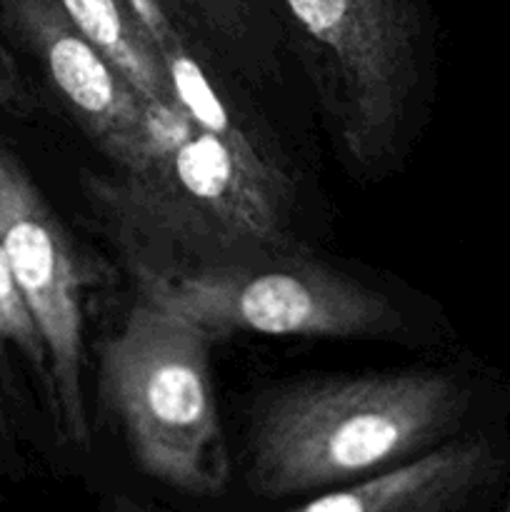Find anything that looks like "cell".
Instances as JSON below:
<instances>
[{
    "label": "cell",
    "instance_id": "6da1fadb",
    "mask_svg": "<svg viewBox=\"0 0 510 512\" xmlns=\"http://www.w3.org/2000/svg\"><path fill=\"white\" fill-rule=\"evenodd\" d=\"M468 390L443 370H385L293 383L263 400L245 480L263 498L323 493L445 443Z\"/></svg>",
    "mask_w": 510,
    "mask_h": 512
},
{
    "label": "cell",
    "instance_id": "7a4b0ae2",
    "mask_svg": "<svg viewBox=\"0 0 510 512\" xmlns=\"http://www.w3.org/2000/svg\"><path fill=\"white\" fill-rule=\"evenodd\" d=\"M285 180L270 160L245 158L195 128L178 108H153L145 153L93 193L150 255H193V265L283 253Z\"/></svg>",
    "mask_w": 510,
    "mask_h": 512
},
{
    "label": "cell",
    "instance_id": "3957f363",
    "mask_svg": "<svg viewBox=\"0 0 510 512\" xmlns=\"http://www.w3.org/2000/svg\"><path fill=\"white\" fill-rule=\"evenodd\" d=\"M213 335L140 300L100 350V393L140 473L190 498H215L230 455L215 395Z\"/></svg>",
    "mask_w": 510,
    "mask_h": 512
},
{
    "label": "cell",
    "instance_id": "277c9868",
    "mask_svg": "<svg viewBox=\"0 0 510 512\" xmlns=\"http://www.w3.org/2000/svg\"><path fill=\"white\" fill-rule=\"evenodd\" d=\"M140 300L213 338L228 333L278 338H393L403 313L380 290L348 273L288 253L213 265L133 260Z\"/></svg>",
    "mask_w": 510,
    "mask_h": 512
},
{
    "label": "cell",
    "instance_id": "5b68a950",
    "mask_svg": "<svg viewBox=\"0 0 510 512\" xmlns=\"http://www.w3.org/2000/svg\"><path fill=\"white\" fill-rule=\"evenodd\" d=\"M318 60V83L340 148L360 168L393 155L420 73L413 0H283Z\"/></svg>",
    "mask_w": 510,
    "mask_h": 512
},
{
    "label": "cell",
    "instance_id": "8992f818",
    "mask_svg": "<svg viewBox=\"0 0 510 512\" xmlns=\"http://www.w3.org/2000/svg\"><path fill=\"white\" fill-rule=\"evenodd\" d=\"M0 243L48 353V398L60 435L75 448L88 450L83 388L88 270L25 165L3 143Z\"/></svg>",
    "mask_w": 510,
    "mask_h": 512
},
{
    "label": "cell",
    "instance_id": "52a82bcc",
    "mask_svg": "<svg viewBox=\"0 0 510 512\" xmlns=\"http://www.w3.org/2000/svg\"><path fill=\"white\" fill-rule=\"evenodd\" d=\"M0 13L115 168L138 163L150 138L153 108L75 28L60 0H0Z\"/></svg>",
    "mask_w": 510,
    "mask_h": 512
},
{
    "label": "cell",
    "instance_id": "ba28073f",
    "mask_svg": "<svg viewBox=\"0 0 510 512\" xmlns=\"http://www.w3.org/2000/svg\"><path fill=\"white\" fill-rule=\"evenodd\" d=\"M493 473L495 455L485 440H448L368 478L315 493L283 512H453Z\"/></svg>",
    "mask_w": 510,
    "mask_h": 512
},
{
    "label": "cell",
    "instance_id": "9c48e42d",
    "mask_svg": "<svg viewBox=\"0 0 510 512\" xmlns=\"http://www.w3.org/2000/svg\"><path fill=\"white\" fill-rule=\"evenodd\" d=\"M125 3H128L130 13L138 20L145 38H148L150 48L158 55L160 65H163L175 108L195 128L215 135L218 140L228 143L230 148L243 153L245 158L268 160L263 150L258 148V143L250 138L248 130L230 115L228 105L223 103L215 85L210 83L203 65L190 53L188 43L175 28L168 3L165 0H125Z\"/></svg>",
    "mask_w": 510,
    "mask_h": 512
},
{
    "label": "cell",
    "instance_id": "30bf717a",
    "mask_svg": "<svg viewBox=\"0 0 510 512\" xmlns=\"http://www.w3.org/2000/svg\"><path fill=\"white\" fill-rule=\"evenodd\" d=\"M60 5L150 108H175L163 65L125 0H60Z\"/></svg>",
    "mask_w": 510,
    "mask_h": 512
},
{
    "label": "cell",
    "instance_id": "8fae6325",
    "mask_svg": "<svg viewBox=\"0 0 510 512\" xmlns=\"http://www.w3.org/2000/svg\"><path fill=\"white\" fill-rule=\"evenodd\" d=\"M8 350H15L33 368L48 393V353L0 243V360Z\"/></svg>",
    "mask_w": 510,
    "mask_h": 512
},
{
    "label": "cell",
    "instance_id": "7c38bea8",
    "mask_svg": "<svg viewBox=\"0 0 510 512\" xmlns=\"http://www.w3.org/2000/svg\"><path fill=\"white\" fill-rule=\"evenodd\" d=\"M165 3L175 5L190 23L223 40H238L248 33V0H165Z\"/></svg>",
    "mask_w": 510,
    "mask_h": 512
},
{
    "label": "cell",
    "instance_id": "4fadbf2b",
    "mask_svg": "<svg viewBox=\"0 0 510 512\" xmlns=\"http://www.w3.org/2000/svg\"><path fill=\"white\" fill-rule=\"evenodd\" d=\"M0 108L18 115L28 113L33 108L28 83L20 73L18 60L13 58L8 43L3 40V33H0Z\"/></svg>",
    "mask_w": 510,
    "mask_h": 512
},
{
    "label": "cell",
    "instance_id": "5bb4252c",
    "mask_svg": "<svg viewBox=\"0 0 510 512\" xmlns=\"http://www.w3.org/2000/svg\"><path fill=\"white\" fill-rule=\"evenodd\" d=\"M108 512H165V510L150 508V505L135 503V500L125 498V495H118V498L108 505Z\"/></svg>",
    "mask_w": 510,
    "mask_h": 512
},
{
    "label": "cell",
    "instance_id": "9a60e30c",
    "mask_svg": "<svg viewBox=\"0 0 510 512\" xmlns=\"http://www.w3.org/2000/svg\"><path fill=\"white\" fill-rule=\"evenodd\" d=\"M5 430V403H3V393H0V433Z\"/></svg>",
    "mask_w": 510,
    "mask_h": 512
},
{
    "label": "cell",
    "instance_id": "2e32d148",
    "mask_svg": "<svg viewBox=\"0 0 510 512\" xmlns=\"http://www.w3.org/2000/svg\"><path fill=\"white\" fill-rule=\"evenodd\" d=\"M503 512H510V498H508V503H505V508H503Z\"/></svg>",
    "mask_w": 510,
    "mask_h": 512
}]
</instances>
